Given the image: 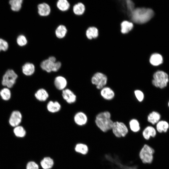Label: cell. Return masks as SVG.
<instances>
[{
    "label": "cell",
    "instance_id": "6da1fadb",
    "mask_svg": "<svg viewBox=\"0 0 169 169\" xmlns=\"http://www.w3.org/2000/svg\"><path fill=\"white\" fill-rule=\"evenodd\" d=\"M153 10L144 8H135L130 14L131 20L134 23L142 24L149 21L153 16Z\"/></svg>",
    "mask_w": 169,
    "mask_h": 169
},
{
    "label": "cell",
    "instance_id": "7a4b0ae2",
    "mask_svg": "<svg viewBox=\"0 0 169 169\" xmlns=\"http://www.w3.org/2000/svg\"><path fill=\"white\" fill-rule=\"evenodd\" d=\"M107 111L100 113L96 116L95 122L97 127L101 131L106 132L111 130L114 122Z\"/></svg>",
    "mask_w": 169,
    "mask_h": 169
},
{
    "label": "cell",
    "instance_id": "3957f363",
    "mask_svg": "<svg viewBox=\"0 0 169 169\" xmlns=\"http://www.w3.org/2000/svg\"><path fill=\"white\" fill-rule=\"evenodd\" d=\"M155 152V150L153 148L145 144L139 152V157L143 163L150 164L153 160Z\"/></svg>",
    "mask_w": 169,
    "mask_h": 169
},
{
    "label": "cell",
    "instance_id": "277c9868",
    "mask_svg": "<svg viewBox=\"0 0 169 169\" xmlns=\"http://www.w3.org/2000/svg\"><path fill=\"white\" fill-rule=\"evenodd\" d=\"M168 81L167 74L163 71L158 70L153 74L152 83L155 86L163 89L167 86Z\"/></svg>",
    "mask_w": 169,
    "mask_h": 169
},
{
    "label": "cell",
    "instance_id": "5b68a950",
    "mask_svg": "<svg viewBox=\"0 0 169 169\" xmlns=\"http://www.w3.org/2000/svg\"><path fill=\"white\" fill-rule=\"evenodd\" d=\"M111 131L114 135L117 138L124 137L129 132V128L126 125L122 122H114Z\"/></svg>",
    "mask_w": 169,
    "mask_h": 169
},
{
    "label": "cell",
    "instance_id": "8992f818",
    "mask_svg": "<svg viewBox=\"0 0 169 169\" xmlns=\"http://www.w3.org/2000/svg\"><path fill=\"white\" fill-rule=\"evenodd\" d=\"M18 77L13 70L8 69L3 76L2 84L8 88H11L15 84Z\"/></svg>",
    "mask_w": 169,
    "mask_h": 169
},
{
    "label": "cell",
    "instance_id": "52a82bcc",
    "mask_svg": "<svg viewBox=\"0 0 169 169\" xmlns=\"http://www.w3.org/2000/svg\"><path fill=\"white\" fill-rule=\"evenodd\" d=\"M61 63L59 61L53 62L48 59L43 61L40 64V66L42 70L48 73L51 72H56L60 69Z\"/></svg>",
    "mask_w": 169,
    "mask_h": 169
},
{
    "label": "cell",
    "instance_id": "ba28073f",
    "mask_svg": "<svg viewBox=\"0 0 169 169\" xmlns=\"http://www.w3.org/2000/svg\"><path fill=\"white\" fill-rule=\"evenodd\" d=\"M107 78L105 74L100 72L95 73L91 79L92 83L95 85L96 87L98 89H100L104 88L106 84Z\"/></svg>",
    "mask_w": 169,
    "mask_h": 169
},
{
    "label": "cell",
    "instance_id": "9c48e42d",
    "mask_svg": "<svg viewBox=\"0 0 169 169\" xmlns=\"http://www.w3.org/2000/svg\"><path fill=\"white\" fill-rule=\"evenodd\" d=\"M22 118V115L20 111L18 110L13 111L11 114L9 118V123L12 126H17L21 122Z\"/></svg>",
    "mask_w": 169,
    "mask_h": 169
},
{
    "label": "cell",
    "instance_id": "30bf717a",
    "mask_svg": "<svg viewBox=\"0 0 169 169\" xmlns=\"http://www.w3.org/2000/svg\"><path fill=\"white\" fill-rule=\"evenodd\" d=\"M142 134L144 139L146 141H148L151 138H154L156 136V130L152 126H147L143 130Z\"/></svg>",
    "mask_w": 169,
    "mask_h": 169
},
{
    "label": "cell",
    "instance_id": "8fae6325",
    "mask_svg": "<svg viewBox=\"0 0 169 169\" xmlns=\"http://www.w3.org/2000/svg\"><path fill=\"white\" fill-rule=\"evenodd\" d=\"M62 96L64 99L69 104L74 103L76 100L75 95L70 89H65L62 90Z\"/></svg>",
    "mask_w": 169,
    "mask_h": 169
},
{
    "label": "cell",
    "instance_id": "7c38bea8",
    "mask_svg": "<svg viewBox=\"0 0 169 169\" xmlns=\"http://www.w3.org/2000/svg\"><path fill=\"white\" fill-rule=\"evenodd\" d=\"M55 87L59 90L65 89L67 84V81L65 78L62 76H58L56 77L54 81Z\"/></svg>",
    "mask_w": 169,
    "mask_h": 169
},
{
    "label": "cell",
    "instance_id": "4fadbf2b",
    "mask_svg": "<svg viewBox=\"0 0 169 169\" xmlns=\"http://www.w3.org/2000/svg\"><path fill=\"white\" fill-rule=\"evenodd\" d=\"M74 121L77 125L83 126L87 123L88 118L86 115L82 112H79L74 115Z\"/></svg>",
    "mask_w": 169,
    "mask_h": 169
},
{
    "label": "cell",
    "instance_id": "5bb4252c",
    "mask_svg": "<svg viewBox=\"0 0 169 169\" xmlns=\"http://www.w3.org/2000/svg\"><path fill=\"white\" fill-rule=\"evenodd\" d=\"M38 13L41 16L46 17L48 16L51 12V8L47 3H43L38 5Z\"/></svg>",
    "mask_w": 169,
    "mask_h": 169
},
{
    "label": "cell",
    "instance_id": "9a60e30c",
    "mask_svg": "<svg viewBox=\"0 0 169 169\" xmlns=\"http://www.w3.org/2000/svg\"><path fill=\"white\" fill-rule=\"evenodd\" d=\"M22 71L25 75L27 76H31L35 72V66L32 63H26L23 66Z\"/></svg>",
    "mask_w": 169,
    "mask_h": 169
},
{
    "label": "cell",
    "instance_id": "2e32d148",
    "mask_svg": "<svg viewBox=\"0 0 169 169\" xmlns=\"http://www.w3.org/2000/svg\"><path fill=\"white\" fill-rule=\"evenodd\" d=\"M60 104L57 101H50L47 105V110L50 112L55 113L59 111L61 109Z\"/></svg>",
    "mask_w": 169,
    "mask_h": 169
},
{
    "label": "cell",
    "instance_id": "e0dca14e",
    "mask_svg": "<svg viewBox=\"0 0 169 169\" xmlns=\"http://www.w3.org/2000/svg\"><path fill=\"white\" fill-rule=\"evenodd\" d=\"M35 98L40 101H45L48 98L49 95L47 91L43 88L38 90L34 94Z\"/></svg>",
    "mask_w": 169,
    "mask_h": 169
},
{
    "label": "cell",
    "instance_id": "ac0fdd59",
    "mask_svg": "<svg viewBox=\"0 0 169 169\" xmlns=\"http://www.w3.org/2000/svg\"><path fill=\"white\" fill-rule=\"evenodd\" d=\"M100 94L104 99L107 100L112 99L115 96L113 91L108 87H104L102 89Z\"/></svg>",
    "mask_w": 169,
    "mask_h": 169
},
{
    "label": "cell",
    "instance_id": "d6986e66",
    "mask_svg": "<svg viewBox=\"0 0 169 169\" xmlns=\"http://www.w3.org/2000/svg\"><path fill=\"white\" fill-rule=\"evenodd\" d=\"M129 129L133 133H137L141 130L139 122L136 119H132L129 123Z\"/></svg>",
    "mask_w": 169,
    "mask_h": 169
},
{
    "label": "cell",
    "instance_id": "ffe728a7",
    "mask_svg": "<svg viewBox=\"0 0 169 169\" xmlns=\"http://www.w3.org/2000/svg\"><path fill=\"white\" fill-rule=\"evenodd\" d=\"M67 32V29L66 27L63 25H60L56 28L55 34L57 38L61 39L65 37Z\"/></svg>",
    "mask_w": 169,
    "mask_h": 169
},
{
    "label": "cell",
    "instance_id": "44dd1931",
    "mask_svg": "<svg viewBox=\"0 0 169 169\" xmlns=\"http://www.w3.org/2000/svg\"><path fill=\"white\" fill-rule=\"evenodd\" d=\"M150 62L152 65L158 66L162 63V57L159 54L157 53L153 54L150 57Z\"/></svg>",
    "mask_w": 169,
    "mask_h": 169
},
{
    "label": "cell",
    "instance_id": "7402d4cb",
    "mask_svg": "<svg viewBox=\"0 0 169 169\" xmlns=\"http://www.w3.org/2000/svg\"><path fill=\"white\" fill-rule=\"evenodd\" d=\"M169 127L168 123L165 120H161L158 121L156 124V131L159 133L166 132Z\"/></svg>",
    "mask_w": 169,
    "mask_h": 169
},
{
    "label": "cell",
    "instance_id": "603a6c76",
    "mask_svg": "<svg viewBox=\"0 0 169 169\" xmlns=\"http://www.w3.org/2000/svg\"><path fill=\"white\" fill-rule=\"evenodd\" d=\"M75 150L78 152L83 155L88 154L89 151V148L87 144L84 143H78L75 147Z\"/></svg>",
    "mask_w": 169,
    "mask_h": 169
},
{
    "label": "cell",
    "instance_id": "cb8c5ba5",
    "mask_svg": "<svg viewBox=\"0 0 169 169\" xmlns=\"http://www.w3.org/2000/svg\"><path fill=\"white\" fill-rule=\"evenodd\" d=\"M160 118V115L158 112L153 111L148 115L147 121L151 124L154 125L159 121Z\"/></svg>",
    "mask_w": 169,
    "mask_h": 169
},
{
    "label": "cell",
    "instance_id": "d4e9b609",
    "mask_svg": "<svg viewBox=\"0 0 169 169\" xmlns=\"http://www.w3.org/2000/svg\"><path fill=\"white\" fill-rule=\"evenodd\" d=\"M54 162L53 160L50 157L44 158L40 162V165L43 169H50L53 166Z\"/></svg>",
    "mask_w": 169,
    "mask_h": 169
},
{
    "label": "cell",
    "instance_id": "484cf974",
    "mask_svg": "<svg viewBox=\"0 0 169 169\" xmlns=\"http://www.w3.org/2000/svg\"><path fill=\"white\" fill-rule=\"evenodd\" d=\"M73 10L75 14L77 15H81L84 12L85 7L82 3L79 2L74 6Z\"/></svg>",
    "mask_w": 169,
    "mask_h": 169
},
{
    "label": "cell",
    "instance_id": "4316f807",
    "mask_svg": "<svg viewBox=\"0 0 169 169\" xmlns=\"http://www.w3.org/2000/svg\"><path fill=\"white\" fill-rule=\"evenodd\" d=\"M56 6L60 11L65 12L67 11L69 8L70 5L67 0H59L56 3Z\"/></svg>",
    "mask_w": 169,
    "mask_h": 169
},
{
    "label": "cell",
    "instance_id": "83f0119b",
    "mask_svg": "<svg viewBox=\"0 0 169 169\" xmlns=\"http://www.w3.org/2000/svg\"><path fill=\"white\" fill-rule=\"evenodd\" d=\"M23 0H11L9 1L11 10L14 12L19 11L22 8Z\"/></svg>",
    "mask_w": 169,
    "mask_h": 169
},
{
    "label": "cell",
    "instance_id": "f1b7e54d",
    "mask_svg": "<svg viewBox=\"0 0 169 169\" xmlns=\"http://www.w3.org/2000/svg\"><path fill=\"white\" fill-rule=\"evenodd\" d=\"M98 35V30L95 27H91L89 28L86 32V35L88 38L90 39L96 38Z\"/></svg>",
    "mask_w": 169,
    "mask_h": 169
},
{
    "label": "cell",
    "instance_id": "f546056e",
    "mask_svg": "<svg viewBox=\"0 0 169 169\" xmlns=\"http://www.w3.org/2000/svg\"><path fill=\"white\" fill-rule=\"evenodd\" d=\"M133 25L131 22L124 21L121 24V31L123 33H126L129 32L133 28Z\"/></svg>",
    "mask_w": 169,
    "mask_h": 169
},
{
    "label": "cell",
    "instance_id": "4dcf8cb0",
    "mask_svg": "<svg viewBox=\"0 0 169 169\" xmlns=\"http://www.w3.org/2000/svg\"><path fill=\"white\" fill-rule=\"evenodd\" d=\"M0 95L3 100H8L11 98V92L8 88H4L0 91Z\"/></svg>",
    "mask_w": 169,
    "mask_h": 169
},
{
    "label": "cell",
    "instance_id": "1f68e13d",
    "mask_svg": "<svg viewBox=\"0 0 169 169\" xmlns=\"http://www.w3.org/2000/svg\"><path fill=\"white\" fill-rule=\"evenodd\" d=\"M13 132L17 137H22L24 136L26 132L24 128L21 126L18 125L15 127Z\"/></svg>",
    "mask_w": 169,
    "mask_h": 169
},
{
    "label": "cell",
    "instance_id": "d6a6232c",
    "mask_svg": "<svg viewBox=\"0 0 169 169\" xmlns=\"http://www.w3.org/2000/svg\"><path fill=\"white\" fill-rule=\"evenodd\" d=\"M17 43L20 46L22 47L26 45L28 42L26 37L23 35H20L17 38Z\"/></svg>",
    "mask_w": 169,
    "mask_h": 169
},
{
    "label": "cell",
    "instance_id": "836d02e7",
    "mask_svg": "<svg viewBox=\"0 0 169 169\" xmlns=\"http://www.w3.org/2000/svg\"><path fill=\"white\" fill-rule=\"evenodd\" d=\"M8 48V44L7 41L4 39L0 38V52L2 51H5Z\"/></svg>",
    "mask_w": 169,
    "mask_h": 169
},
{
    "label": "cell",
    "instance_id": "e575fe53",
    "mask_svg": "<svg viewBox=\"0 0 169 169\" xmlns=\"http://www.w3.org/2000/svg\"><path fill=\"white\" fill-rule=\"evenodd\" d=\"M126 3L128 10L130 15L135 9L134 4L132 1L130 0H126Z\"/></svg>",
    "mask_w": 169,
    "mask_h": 169
},
{
    "label": "cell",
    "instance_id": "d590c367",
    "mask_svg": "<svg viewBox=\"0 0 169 169\" xmlns=\"http://www.w3.org/2000/svg\"><path fill=\"white\" fill-rule=\"evenodd\" d=\"M134 93L137 100L140 102L142 101L144 98L143 93L141 90H136L135 91Z\"/></svg>",
    "mask_w": 169,
    "mask_h": 169
},
{
    "label": "cell",
    "instance_id": "8d00e7d4",
    "mask_svg": "<svg viewBox=\"0 0 169 169\" xmlns=\"http://www.w3.org/2000/svg\"><path fill=\"white\" fill-rule=\"evenodd\" d=\"M26 169H39V166L35 162L31 161L28 163Z\"/></svg>",
    "mask_w": 169,
    "mask_h": 169
},
{
    "label": "cell",
    "instance_id": "74e56055",
    "mask_svg": "<svg viewBox=\"0 0 169 169\" xmlns=\"http://www.w3.org/2000/svg\"><path fill=\"white\" fill-rule=\"evenodd\" d=\"M49 59L50 61H51L53 62H56V59L55 57L53 56H51L49 57V58L48 59Z\"/></svg>",
    "mask_w": 169,
    "mask_h": 169
},
{
    "label": "cell",
    "instance_id": "f35d334b",
    "mask_svg": "<svg viewBox=\"0 0 169 169\" xmlns=\"http://www.w3.org/2000/svg\"><path fill=\"white\" fill-rule=\"evenodd\" d=\"M168 106H169V102H168Z\"/></svg>",
    "mask_w": 169,
    "mask_h": 169
}]
</instances>
